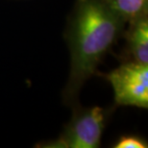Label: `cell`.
Returning a JSON list of instances; mask_svg holds the SVG:
<instances>
[{"instance_id":"obj_1","label":"cell","mask_w":148,"mask_h":148,"mask_svg":"<svg viewBox=\"0 0 148 148\" xmlns=\"http://www.w3.org/2000/svg\"><path fill=\"white\" fill-rule=\"evenodd\" d=\"M125 21L101 0H77L66 38L71 57L70 73L63 91L64 103L79 105L80 90L123 33Z\"/></svg>"},{"instance_id":"obj_2","label":"cell","mask_w":148,"mask_h":148,"mask_svg":"<svg viewBox=\"0 0 148 148\" xmlns=\"http://www.w3.org/2000/svg\"><path fill=\"white\" fill-rule=\"evenodd\" d=\"M112 110L98 106L82 108L73 107L69 123L57 140L38 144L44 148H97L101 143L109 114Z\"/></svg>"},{"instance_id":"obj_3","label":"cell","mask_w":148,"mask_h":148,"mask_svg":"<svg viewBox=\"0 0 148 148\" xmlns=\"http://www.w3.org/2000/svg\"><path fill=\"white\" fill-rule=\"evenodd\" d=\"M117 105L148 108V64L125 62L106 74Z\"/></svg>"},{"instance_id":"obj_4","label":"cell","mask_w":148,"mask_h":148,"mask_svg":"<svg viewBox=\"0 0 148 148\" xmlns=\"http://www.w3.org/2000/svg\"><path fill=\"white\" fill-rule=\"evenodd\" d=\"M128 30L125 32V52L130 61L148 64V19L147 16L129 23Z\"/></svg>"},{"instance_id":"obj_5","label":"cell","mask_w":148,"mask_h":148,"mask_svg":"<svg viewBox=\"0 0 148 148\" xmlns=\"http://www.w3.org/2000/svg\"><path fill=\"white\" fill-rule=\"evenodd\" d=\"M125 22L147 16L148 0H101Z\"/></svg>"},{"instance_id":"obj_6","label":"cell","mask_w":148,"mask_h":148,"mask_svg":"<svg viewBox=\"0 0 148 148\" xmlns=\"http://www.w3.org/2000/svg\"><path fill=\"white\" fill-rule=\"evenodd\" d=\"M114 148H147V141L140 136H121L114 145Z\"/></svg>"}]
</instances>
